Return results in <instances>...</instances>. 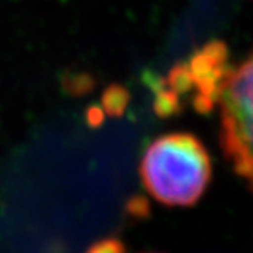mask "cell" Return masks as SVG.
<instances>
[{
    "instance_id": "1",
    "label": "cell",
    "mask_w": 253,
    "mask_h": 253,
    "mask_svg": "<svg viewBox=\"0 0 253 253\" xmlns=\"http://www.w3.org/2000/svg\"><path fill=\"white\" fill-rule=\"evenodd\" d=\"M140 176L147 193L167 206H193L212 177L210 152L188 132L158 136L146 149Z\"/></svg>"
},
{
    "instance_id": "2",
    "label": "cell",
    "mask_w": 253,
    "mask_h": 253,
    "mask_svg": "<svg viewBox=\"0 0 253 253\" xmlns=\"http://www.w3.org/2000/svg\"><path fill=\"white\" fill-rule=\"evenodd\" d=\"M218 103L223 155L253 190V50L229 73Z\"/></svg>"
},
{
    "instance_id": "3",
    "label": "cell",
    "mask_w": 253,
    "mask_h": 253,
    "mask_svg": "<svg viewBox=\"0 0 253 253\" xmlns=\"http://www.w3.org/2000/svg\"><path fill=\"white\" fill-rule=\"evenodd\" d=\"M187 65L193 81V106L199 112L212 111L232 70L227 47L221 41H211L199 49Z\"/></svg>"
},
{
    "instance_id": "4",
    "label": "cell",
    "mask_w": 253,
    "mask_h": 253,
    "mask_svg": "<svg viewBox=\"0 0 253 253\" xmlns=\"http://www.w3.org/2000/svg\"><path fill=\"white\" fill-rule=\"evenodd\" d=\"M129 93L127 89L122 85H109L102 94V109L108 116L120 117L129 103Z\"/></svg>"
},
{
    "instance_id": "5",
    "label": "cell",
    "mask_w": 253,
    "mask_h": 253,
    "mask_svg": "<svg viewBox=\"0 0 253 253\" xmlns=\"http://www.w3.org/2000/svg\"><path fill=\"white\" fill-rule=\"evenodd\" d=\"M62 88L70 96H82L94 86V81L86 73H64Z\"/></svg>"
},
{
    "instance_id": "6",
    "label": "cell",
    "mask_w": 253,
    "mask_h": 253,
    "mask_svg": "<svg viewBox=\"0 0 253 253\" xmlns=\"http://www.w3.org/2000/svg\"><path fill=\"white\" fill-rule=\"evenodd\" d=\"M86 253H126V247L122 240L109 237L94 243L86 250Z\"/></svg>"
},
{
    "instance_id": "7",
    "label": "cell",
    "mask_w": 253,
    "mask_h": 253,
    "mask_svg": "<svg viewBox=\"0 0 253 253\" xmlns=\"http://www.w3.org/2000/svg\"><path fill=\"white\" fill-rule=\"evenodd\" d=\"M105 112L99 106H89L86 111V122L89 126H99L103 122Z\"/></svg>"
}]
</instances>
